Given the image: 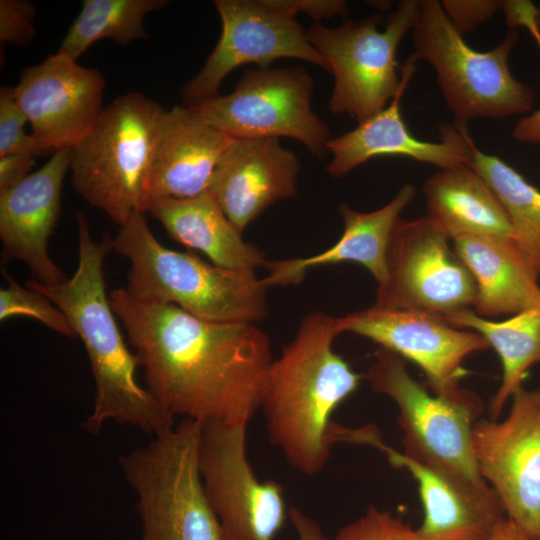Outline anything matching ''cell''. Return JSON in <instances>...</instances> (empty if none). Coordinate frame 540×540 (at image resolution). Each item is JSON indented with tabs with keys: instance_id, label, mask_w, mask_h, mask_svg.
Masks as SVG:
<instances>
[{
	"instance_id": "6da1fadb",
	"label": "cell",
	"mask_w": 540,
	"mask_h": 540,
	"mask_svg": "<svg viewBox=\"0 0 540 540\" xmlns=\"http://www.w3.org/2000/svg\"><path fill=\"white\" fill-rule=\"evenodd\" d=\"M109 300L146 389L163 408L200 424L248 425L273 361L257 324L208 322L173 304L139 300L126 288L110 291Z\"/></svg>"
},
{
	"instance_id": "7a4b0ae2",
	"label": "cell",
	"mask_w": 540,
	"mask_h": 540,
	"mask_svg": "<svg viewBox=\"0 0 540 540\" xmlns=\"http://www.w3.org/2000/svg\"><path fill=\"white\" fill-rule=\"evenodd\" d=\"M337 319L305 316L294 338L273 359L260 406L269 441L304 475L321 472L336 443L332 416L362 376L333 348Z\"/></svg>"
},
{
	"instance_id": "3957f363",
	"label": "cell",
	"mask_w": 540,
	"mask_h": 540,
	"mask_svg": "<svg viewBox=\"0 0 540 540\" xmlns=\"http://www.w3.org/2000/svg\"><path fill=\"white\" fill-rule=\"evenodd\" d=\"M76 221L78 263L73 275L57 285L34 279L25 285L61 309L84 344L96 387L94 408L83 422L84 430L98 434L113 420L161 435L174 427V416L137 382L138 359L124 342L106 293L103 263L112 250V238L105 233L101 242L94 240L82 211L77 212Z\"/></svg>"
},
{
	"instance_id": "277c9868",
	"label": "cell",
	"mask_w": 540,
	"mask_h": 540,
	"mask_svg": "<svg viewBox=\"0 0 540 540\" xmlns=\"http://www.w3.org/2000/svg\"><path fill=\"white\" fill-rule=\"evenodd\" d=\"M144 214L132 215L111 239L112 250L129 262L125 288L133 297L173 304L208 322L257 324L266 316L267 287L255 270L217 266L165 247Z\"/></svg>"
},
{
	"instance_id": "5b68a950",
	"label": "cell",
	"mask_w": 540,
	"mask_h": 540,
	"mask_svg": "<svg viewBox=\"0 0 540 540\" xmlns=\"http://www.w3.org/2000/svg\"><path fill=\"white\" fill-rule=\"evenodd\" d=\"M166 109L141 92H128L104 107L72 148L71 182L92 207L123 226L146 213L149 176Z\"/></svg>"
},
{
	"instance_id": "8992f818",
	"label": "cell",
	"mask_w": 540,
	"mask_h": 540,
	"mask_svg": "<svg viewBox=\"0 0 540 540\" xmlns=\"http://www.w3.org/2000/svg\"><path fill=\"white\" fill-rule=\"evenodd\" d=\"M201 427L183 419L122 457V471L137 496L141 540H230L202 487Z\"/></svg>"
},
{
	"instance_id": "52a82bcc",
	"label": "cell",
	"mask_w": 540,
	"mask_h": 540,
	"mask_svg": "<svg viewBox=\"0 0 540 540\" xmlns=\"http://www.w3.org/2000/svg\"><path fill=\"white\" fill-rule=\"evenodd\" d=\"M420 11L421 1L401 0L382 31L378 29L383 20L380 14L345 20L334 28L315 23L306 30L334 77L329 100L332 113L347 114L359 124L384 109L409 83L418 59L412 54L399 76L396 52Z\"/></svg>"
},
{
	"instance_id": "ba28073f",
	"label": "cell",
	"mask_w": 540,
	"mask_h": 540,
	"mask_svg": "<svg viewBox=\"0 0 540 540\" xmlns=\"http://www.w3.org/2000/svg\"><path fill=\"white\" fill-rule=\"evenodd\" d=\"M518 38L517 30L510 28L492 50H474L437 0L421 1L412 29L413 54L434 68L444 100L460 124L477 117L506 118L531 111L533 89L509 68Z\"/></svg>"
},
{
	"instance_id": "9c48e42d",
	"label": "cell",
	"mask_w": 540,
	"mask_h": 540,
	"mask_svg": "<svg viewBox=\"0 0 540 540\" xmlns=\"http://www.w3.org/2000/svg\"><path fill=\"white\" fill-rule=\"evenodd\" d=\"M365 379L374 392L395 403L406 457L484 481L472 451V431L484 408L477 394L463 388L443 395L430 393L410 375L404 359L381 347Z\"/></svg>"
},
{
	"instance_id": "30bf717a",
	"label": "cell",
	"mask_w": 540,
	"mask_h": 540,
	"mask_svg": "<svg viewBox=\"0 0 540 540\" xmlns=\"http://www.w3.org/2000/svg\"><path fill=\"white\" fill-rule=\"evenodd\" d=\"M313 85L301 67L258 68L244 72L229 94L191 108L233 139L288 137L322 157L330 132L312 109Z\"/></svg>"
},
{
	"instance_id": "8fae6325",
	"label": "cell",
	"mask_w": 540,
	"mask_h": 540,
	"mask_svg": "<svg viewBox=\"0 0 540 540\" xmlns=\"http://www.w3.org/2000/svg\"><path fill=\"white\" fill-rule=\"evenodd\" d=\"M449 240L427 215L400 218L389 242L386 278L378 285L373 306L444 319L473 309L476 283Z\"/></svg>"
},
{
	"instance_id": "7c38bea8",
	"label": "cell",
	"mask_w": 540,
	"mask_h": 540,
	"mask_svg": "<svg viewBox=\"0 0 540 540\" xmlns=\"http://www.w3.org/2000/svg\"><path fill=\"white\" fill-rule=\"evenodd\" d=\"M198 469L205 496L230 540H275L289 509L283 486L256 476L247 455L246 424H202Z\"/></svg>"
},
{
	"instance_id": "4fadbf2b",
	"label": "cell",
	"mask_w": 540,
	"mask_h": 540,
	"mask_svg": "<svg viewBox=\"0 0 540 540\" xmlns=\"http://www.w3.org/2000/svg\"><path fill=\"white\" fill-rule=\"evenodd\" d=\"M214 6L221 34L200 71L182 87L183 106L195 107L217 97L228 74L246 64L266 69L277 59L294 58L329 71L296 16L277 0H215Z\"/></svg>"
},
{
	"instance_id": "5bb4252c",
	"label": "cell",
	"mask_w": 540,
	"mask_h": 540,
	"mask_svg": "<svg viewBox=\"0 0 540 540\" xmlns=\"http://www.w3.org/2000/svg\"><path fill=\"white\" fill-rule=\"evenodd\" d=\"M502 420L480 419L472 451L482 479L531 540H540V387L521 386Z\"/></svg>"
},
{
	"instance_id": "9a60e30c",
	"label": "cell",
	"mask_w": 540,
	"mask_h": 540,
	"mask_svg": "<svg viewBox=\"0 0 540 540\" xmlns=\"http://www.w3.org/2000/svg\"><path fill=\"white\" fill-rule=\"evenodd\" d=\"M336 319L340 333L368 338L416 364L434 394H449L461 388L460 381L468 374L463 366L465 359L490 348L479 333L418 311L372 305Z\"/></svg>"
},
{
	"instance_id": "2e32d148",
	"label": "cell",
	"mask_w": 540,
	"mask_h": 540,
	"mask_svg": "<svg viewBox=\"0 0 540 540\" xmlns=\"http://www.w3.org/2000/svg\"><path fill=\"white\" fill-rule=\"evenodd\" d=\"M106 81L62 52L26 67L12 87L45 154L73 148L101 115Z\"/></svg>"
},
{
	"instance_id": "e0dca14e",
	"label": "cell",
	"mask_w": 540,
	"mask_h": 540,
	"mask_svg": "<svg viewBox=\"0 0 540 540\" xmlns=\"http://www.w3.org/2000/svg\"><path fill=\"white\" fill-rule=\"evenodd\" d=\"M71 161L72 148L57 150L41 168L0 193L2 257L23 262L32 279L44 285L68 278L50 257L48 241L58 222Z\"/></svg>"
},
{
	"instance_id": "ac0fdd59",
	"label": "cell",
	"mask_w": 540,
	"mask_h": 540,
	"mask_svg": "<svg viewBox=\"0 0 540 540\" xmlns=\"http://www.w3.org/2000/svg\"><path fill=\"white\" fill-rule=\"evenodd\" d=\"M386 454L391 465L407 470L418 485L423 507L420 540H479L506 516L495 491L485 481H474L431 467L386 445L375 435L369 442Z\"/></svg>"
},
{
	"instance_id": "d6986e66",
	"label": "cell",
	"mask_w": 540,
	"mask_h": 540,
	"mask_svg": "<svg viewBox=\"0 0 540 540\" xmlns=\"http://www.w3.org/2000/svg\"><path fill=\"white\" fill-rule=\"evenodd\" d=\"M300 163L278 138L233 139L212 176L209 191L240 230L273 203L297 194Z\"/></svg>"
},
{
	"instance_id": "ffe728a7",
	"label": "cell",
	"mask_w": 540,
	"mask_h": 540,
	"mask_svg": "<svg viewBox=\"0 0 540 540\" xmlns=\"http://www.w3.org/2000/svg\"><path fill=\"white\" fill-rule=\"evenodd\" d=\"M408 84L381 111L327 143L331 160L327 172L344 177L370 159L401 156L441 169L469 164L473 141L465 124L442 130L441 140L431 142L412 135L401 114V99Z\"/></svg>"
},
{
	"instance_id": "44dd1931",
	"label": "cell",
	"mask_w": 540,
	"mask_h": 540,
	"mask_svg": "<svg viewBox=\"0 0 540 540\" xmlns=\"http://www.w3.org/2000/svg\"><path fill=\"white\" fill-rule=\"evenodd\" d=\"M233 138L192 108L166 109L158 130L148 192L152 198H189L209 190L213 173Z\"/></svg>"
},
{
	"instance_id": "7402d4cb",
	"label": "cell",
	"mask_w": 540,
	"mask_h": 540,
	"mask_svg": "<svg viewBox=\"0 0 540 540\" xmlns=\"http://www.w3.org/2000/svg\"><path fill=\"white\" fill-rule=\"evenodd\" d=\"M415 194V187L407 183L390 202L371 212H359L342 203L338 211L344 230L339 240L315 255L268 261L269 274L262 279L263 283L267 288L297 285L311 268L354 262L365 267L378 285L382 284L386 278L387 251L393 229Z\"/></svg>"
},
{
	"instance_id": "603a6c76",
	"label": "cell",
	"mask_w": 540,
	"mask_h": 540,
	"mask_svg": "<svg viewBox=\"0 0 540 540\" xmlns=\"http://www.w3.org/2000/svg\"><path fill=\"white\" fill-rule=\"evenodd\" d=\"M452 242L476 283L477 315L512 316L540 305L539 275L513 239L468 235Z\"/></svg>"
},
{
	"instance_id": "cb8c5ba5",
	"label": "cell",
	"mask_w": 540,
	"mask_h": 540,
	"mask_svg": "<svg viewBox=\"0 0 540 540\" xmlns=\"http://www.w3.org/2000/svg\"><path fill=\"white\" fill-rule=\"evenodd\" d=\"M147 212L170 238L202 252L217 266L255 270L268 262L254 244L243 239V232L209 190L189 198H152Z\"/></svg>"
},
{
	"instance_id": "d4e9b609",
	"label": "cell",
	"mask_w": 540,
	"mask_h": 540,
	"mask_svg": "<svg viewBox=\"0 0 540 540\" xmlns=\"http://www.w3.org/2000/svg\"><path fill=\"white\" fill-rule=\"evenodd\" d=\"M423 192L427 217L450 240L468 235L513 239L500 200L468 164L441 169L425 182Z\"/></svg>"
},
{
	"instance_id": "484cf974",
	"label": "cell",
	"mask_w": 540,
	"mask_h": 540,
	"mask_svg": "<svg viewBox=\"0 0 540 540\" xmlns=\"http://www.w3.org/2000/svg\"><path fill=\"white\" fill-rule=\"evenodd\" d=\"M452 326L482 335L498 354L502 380L489 403L490 419L497 420L521 386L528 370L540 363V305L512 315L503 321L481 317L473 309L445 319Z\"/></svg>"
},
{
	"instance_id": "4316f807",
	"label": "cell",
	"mask_w": 540,
	"mask_h": 540,
	"mask_svg": "<svg viewBox=\"0 0 540 540\" xmlns=\"http://www.w3.org/2000/svg\"><path fill=\"white\" fill-rule=\"evenodd\" d=\"M500 200L513 232V241L540 276V190L497 156L472 145L468 164Z\"/></svg>"
},
{
	"instance_id": "83f0119b",
	"label": "cell",
	"mask_w": 540,
	"mask_h": 540,
	"mask_svg": "<svg viewBox=\"0 0 540 540\" xmlns=\"http://www.w3.org/2000/svg\"><path fill=\"white\" fill-rule=\"evenodd\" d=\"M168 3L167 0H84L58 51L77 61L102 39H111L122 46L147 39L145 16Z\"/></svg>"
},
{
	"instance_id": "f1b7e54d",
	"label": "cell",
	"mask_w": 540,
	"mask_h": 540,
	"mask_svg": "<svg viewBox=\"0 0 540 540\" xmlns=\"http://www.w3.org/2000/svg\"><path fill=\"white\" fill-rule=\"evenodd\" d=\"M7 286L0 290V320L25 316L43 323L51 330L70 338L77 335L64 312L43 294L19 285L2 270Z\"/></svg>"
},
{
	"instance_id": "f546056e",
	"label": "cell",
	"mask_w": 540,
	"mask_h": 540,
	"mask_svg": "<svg viewBox=\"0 0 540 540\" xmlns=\"http://www.w3.org/2000/svg\"><path fill=\"white\" fill-rule=\"evenodd\" d=\"M334 540H420L415 529L391 512L370 505L354 521L341 527Z\"/></svg>"
},
{
	"instance_id": "4dcf8cb0",
	"label": "cell",
	"mask_w": 540,
	"mask_h": 540,
	"mask_svg": "<svg viewBox=\"0 0 540 540\" xmlns=\"http://www.w3.org/2000/svg\"><path fill=\"white\" fill-rule=\"evenodd\" d=\"M27 116L16 102L12 87H0V157L7 154H45L32 134L25 131Z\"/></svg>"
},
{
	"instance_id": "1f68e13d",
	"label": "cell",
	"mask_w": 540,
	"mask_h": 540,
	"mask_svg": "<svg viewBox=\"0 0 540 540\" xmlns=\"http://www.w3.org/2000/svg\"><path fill=\"white\" fill-rule=\"evenodd\" d=\"M537 7L527 0L505 1L503 11L509 28H526L540 48V27L536 20ZM512 137L523 143H540V109L521 118L512 130Z\"/></svg>"
},
{
	"instance_id": "d6a6232c",
	"label": "cell",
	"mask_w": 540,
	"mask_h": 540,
	"mask_svg": "<svg viewBox=\"0 0 540 540\" xmlns=\"http://www.w3.org/2000/svg\"><path fill=\"white\" fill-rule=\"evenodd\" d=\"M36 8L26 0H0V41L29 46L36 35Z\"/></svg>"
},
{
	"instance_id": "836d02e7",
	"label": "cell",
	"mask_w": 540,
	"mask_h": 540,
	"mask_svg": "<svg viewBox=\"0 0 540 540\" xmlns=\"http://www.w3.org/2000/svg\"><path fill=\"white\" fill-rule=\"evenodd\" d=\"M505 1L443 0L442 7L457 31L464 35L503 10Z\"/></svg>"
},
{
	"instance_id": "e575fe53",
	"label": "cell",
	"mask_w": 540,
	"mask_h": 540,
	"mask_svg": "<svg viewBox=\"0 0 540 540\" xmlns=\"http://www.w3.org/2000/svg\"><path fill=\"white\" fill-rule=\"evenodd\" d=\"M278 4L289 13L296 16L305 13L316 21L334 16H346L347 5L340 0H277Z\"/></svg>"
},
{
	"instance_id": "d590c367",
	"label": "cell",
	"mask_w": 540,
	"mask_h": 540,
	"mask_svg": "<svg viewBox=\"0 0 540 540\" xmlns=\"http://www.w3.org/2000/svg\"><path fill=\"white\" fill-rule=\"evenodd\" d=\"M35 156L28 153L0 157V193L24 180L34 166Z\"/></svg>"
},
{
	"instance_id": "8d00e7d4",
	"label": "cell",
	"mask_w": 540,
	"mask_h": 540,
	"mask_svg": "<svg viewBox=\"0 0 540 540\" xmlns=\"http://www.w3.org/2000/svg\"><path fill=\"white\" fill-rule=\"evenodd\" d=\"M289 520L298 540H329L319 523L301 509L290 507Z\"/></svg>"
},
{
	"instance_id": "74e56055",
	"label": "cell",
	"mask_w": 540,
	"mask_h": 540,
	"mask_svg": "<svg viewBox=\"0 0 540 540\" xmlns=\"http://www.w3.org/2000/svg\"><path fill=\"white\" fill-rule=\"evenodd\" d=\"M479 540H531L508 517L502 518L493 529Z\"/></svg>"
},
{
	"instance_id": "f35d334b",
	"label": "cell",
	"mask_w": 540,
	"mask_h": 540,
	"mask_svg": "<svg viewBox=\"0 0 540 540\" xmlns=\"http://www.w3.org/2000/svg\"><path fill=\"white\" fill-rule=\"evenodd\" d=\"M536 20H537V23H538V25L540 27V9L539 8L537 9Z\"/></svg>"
}]
</instances>
